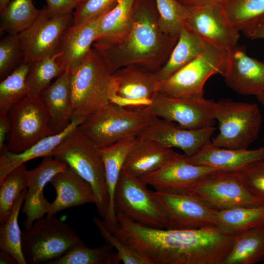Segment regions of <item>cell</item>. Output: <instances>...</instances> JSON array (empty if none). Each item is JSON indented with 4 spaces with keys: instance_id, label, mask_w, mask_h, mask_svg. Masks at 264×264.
<instances>
[{
    "instance_id": "obj_1",
    "label": "cell",
    "mask_w": 264,
    "mask_h": 264,
    "mask_svg": "<svg viewBox=\"0 0 264 264\" xmlns=\"http://www.w3.org/2000/svg\"><path fill=\"white\" fill-rule=\"evenodd\" d=\"M111 232L150 264H222L235 234L217 226L198 229L149 227L117 213Z\"/></svg>"
},
{
    "instance_id": "obj_2",
    "label": "cell",
    "mask_w": 264,
    "mask_h": 264,
    "mask_svg": "<svg viewBox=\"0 0 264 264\" xmlns=\"http://www.w3.org/2000/svg\"><path fill=\"white\" fill-rule=\"evenodd\" d=\"M178 38L161 29L154 0H135L130 29L116 38L97 39L92 46L103 56L111 74L129 66L156 72L168 60Z\"/></svg>"
},
{
    "instance_id": "obj_3",
    "label": "cell",
    "mask_w": 264,
    "mask_h": 264,
    "mask_svg": "<svg viewBox=\"0 0 264 264\" xmlns=\"http://www.w3.org/2000/svg\"><path fill=\"white\" fill-rule=\"evenodd\" d=\"M157 118L145 107L131 109L109 102L87 116L78 128L102 149L136 137Z\"/></svg>"
},
{
    "instance_id": "obj_4",
    "label": "cell",
    "mask_w": 264,
    "mask_h": 264,
    "mask_svg": "<svg viewBox=\"0 0 264 264\" xmlns=\"http://www.w3.org/2000/svg\"><path fill=\"white\" fill-rule=\"evenodd\" d=\"M78 127L56 148L53 156L65 162L91 185L96 198L97 211L105 219L109 199L102 154L100 149Z\"/></svg>"
},
{
    "instance_id": "obj_5",
    "label": "cell",
    "mask_w": 264,
    "mask_h": 264,
    "mask_svg": "<svg viewBox=\"0 0 264 264\" xmlns=\"http://www.w3.org/2000/svg\"><path fill=\"white\" fill-rule=\"evenodd\" d=\"M69 72L73 116L87 117L109 103L111 74L96 49L92 46L83 61Z\"/></svg>"
},
{
    "instance_id": "obj_6",
    "label": "cell",
    "mask_w": 264,
    "mask_h": 264,
    "mask_svg": "<svg viewBox=\"0 0 264 264\" xmlns=\"http://www.w3.org/2000/svg\"><path fill=\"white\" fill-rule=\"evenodd\" d=\"M83 242L67 223L46 214L22 231V247L27 264H47Z\"/></svg>"
},
{
    "instance_id": "obj_7",
    "label": "cell",
    "mask_w": 264,
    "mask_h": 264,
    "mask_svg": "<svg viewBox=\"0 0 264 264\" xmlns=\"http://www.w3.org/2000/svg\"><path fill=\"white\" fill-rule=\"evenodd\" d=\"M214 116L219 132L211 142L216 146L247 149L258 137L263 119L256 103L222 99L216 101Z\"/></svg>"
},
{
    "instance_id": "obj_8",
    "label": "cell",
    "mask_w": 264,
    "mask_h": 264,
    "mask_svg": "<svg viewBox=\"0 0 264 264\" xmlns=\"http://www.w3.org/2000/svg\"><path fill=\"white\" fill-rule=\"evenodd\" d=\"M229 59V51L207 42L201 55L167 79L159 82L158 93L175 98L203 97L207 80L216 74L223 76Z\"/></svg>"
},
{
    "instance_id": "obj_9",
    "label": "cell",
    "mask_w": 264,
    "mask_h": 264,
    "mask_svg": "<svg viewBox=\"0 0 264 264\" xmlns=\"http://www.w3.org/2000/svg\"><path fill=\"white\" fill-rule=\"evenodd\" d=\"M170 193L192 198L216 211L264 205L245 187L238 172H219Z\"/></svg>"
},
{
    "instance_id": "obj_10",
    "label": "cell",
    "mask_w": 264,
    "mask_h": 264,
    "mask_svg": "<svg viewBox=\"0 0 264 264\" xmlns=\"http://www.w3.org/2000/svg\"><path fill=\"white\" fill-rule=\"evenodd\" d=\"M116 214L119 213L142 225L166 229L167 220L154 191L138 177L122 171L113 199Z\"/></svg>"
},
{
    "instance_id": "obj_11",
    "label": "cell",
    "mask_w": 264,
    "mask_h": 264,
    "mask_svg": "<svg viewBox=\"0 0 264 264\" xmlns=\"http://www.w3.org/2000/svg\"><path fill=\"white\" fill-rule=\"evenodd\" d=\"M8 114L11 129L6 147L11 152L21 153L41 139L55 134L40 95L26 96L14 105Z\"/></svg>"
},
{
    "instance_id": "obj_12",
    "label": "cell",
    "mask_w": 264,
    "mask_h": 264,
    "mask_svg": "<svg viewBox=\"0 0 264 264\" xmlns=\"http://www.w3.org/2000/svg\"><path fill=\"white\" fill-rule=\"evenodd\" d=\"M216 101L203 97L175 98L157 93L144 107L158 118L189 129L213 126Z\"/></svg>"
},
{
    "instance_id": "obj_13",
    "label": "cell",
    "mask_w": 264,
    "mask_h": 264,
    "mask_svg": "<svg viewBox=\"0 0 264 264\" xmlns=\"http://www.w3.org/2000/svg\"><path fill=\"white\" fill-rule=\"evenodd\" d=\"M73 13L50 16L46 6L34 22L26 29L17 34L23 52V63L31 62L57 53L61 38L72 24Z\"/></svg>"
},
{
    "instance_id": "obj_14",
    "label": "cell",
    "mask_w": 264,
    "mask_h": 264,
    "mask_svg": "<svg viewBox=\"0 0 264 264\" xmlns=\"http://www.w3.org/2000/svg\"><path fill=\"white\" fill-rule=\"evenodd\" d=\"M159 81L155 72L129 66L111 74L109 102L131 109L148 105L158 93Z\"/></svg>"
},
{
    "instance_id": "obj_15",
    "label": "cell",
    "mask_w": 264,
    "mask_h": 264,
    "mask_svg": "<svg viewBox=\"0 0 264 264\" xmlns=\"http://www.w3.org/2000/svg\"><path fill=\"white\" fill-rule=\"evenodd\" d=\"M188 8L184 24L204 41L228 51L238 45L240 31L228 19L221 3Z\"/></svg>"
},
{
    "instance_id": "obj_16",
    "label": "cell",
    "mask_w": 264,
    "mask_h": 264,
    "mask_svg": "<svg viewBox=\"0 0 264 264\" xmlns=\"http://www.w3.org/2000/svg\"><path fill=\"white\" fill-rule=\"evenodd\" d=\"M154 194L165 213L166 229H192L216 226V211L190 197L154 191Z\"/></svg>"
},
{
    "instance_id": "obj_17",
    "label": "cell",
    "mask_w": 264,
    "mask_h": 264,
    "mask_svg": "<svg viewBox=\"0 0 264 264\" xmlns=\"http://www.w3.org/2000/svg\"><path fill=\"white\" fill-rule=\"evenodd\" d=\"M221 171L224 172L212 167L191 163L186 156L178 154L159 169L138 178L155 191L171 192Z\"/></svg>"
},
{
    "instance_id": "obj_18",
    "label": "cell",
    "mask_w": 264,
    "mask_h": 264,
    "mask_svg": "<svg viewBox=\"0 0 264 264\" xmlns=\"http://www.w3.org/2000/svg\"><path fill=\"white\" fill-rule=\"evenodd\" d=\"M216 130L214 126L200 129H189L177 124L157 118L138 135L153 139L163 146L182 151L190 157L211 141Z\"/></svg>"
},
{
    "instance_id": "obj_19",
    "label": "cell",
    "mask_w": 264,
    "mask_h": 264,
    "mask_svg": "<svg viewBox=\"0 0 264 264\" xmlns=\"http://www.w3.org/2000/svg\"><path fill=\"white\" fill-rule=\"evenodd\" d=\"M67 167L62 160L49 155L44 157L37 167L28 170V186L22 208V213L26 216L23 222L25 229L46 214L50 203L44 196V188L56 174Z\"/></svg>"
},
{
    "instance_id": "obj_20",
    "label": "cell",
    "mask_w": 264,
    "mask_h": 264,
    "mask_svg": "<svg viewBox=\"0 0 264 264\" xmlns=\"http://www.w3.org/2000/svg\"><path fill=\"white\" fill-rule=\"evenodd\" d=\"M229 56L223 76L227 86L241 95L256 96L264 92V61L250 57L238 45L229 51Z\"/></svg>"
},
{
    "instance_id": "obj_21",
    "label": "cell",
    "mask_w": 264,
    "mask_h": 264,
    "mask_svg": "<svg viewBox=\"0 0 264 264\" xmlns=\"http://www.w3.org/2000/svg\"><path fill=\"white\" fill-rule=\"evenodd\" d=\"M100 17L77 25H70L63 33L57 48V62L64 70L70 71L86 58L98 36Z\"/></svg>"
},
{
    "instance_id": "obj_22",
    "label": "cell",
    "mask_w": 264,
    "mask_h": 264,
    "mask_svg": "<svg viewBox=\"0 0 264 264\" xmlns=\"http://www.w3.org/2000/svg\"><path fill=\"white\" fill-rule=\"evenodd\" d=\"M178 154L156 141L137 136L126 156L122 171L139 178L159 169Z\"/></svg>"
},
{
    "instance_id": "obj_23",
    "label": "cell",
    "mask_w": 264,
    "mask_h": 264,
    "mask_svg": "<svg viewBox=\"0 0 264 264\" xmlns=\"http://www.w3.org/2000/svg\"><path fill=\"white\" fill-rule=\"evenodd\" d=\"M49 182L56 191V197L49 203L46 214L55 215L68 208L96 202L91 185L68 166Z\"/></svg>"
},
{
    "instance_id": "obj_24",
    "label": "cell",
    "mask_w": 264,
    "mask_h": 264,
    "mask_svg": "<svg viewBox=\"0 0 264 264\" xmlns=\"http://www.w3.org/2000/svg\"><path fill=\"white\" fill-rule=\"evenodd\" d=\"M263 158L264 146L254 150L232 149L216 146L211 141L194 155L187 157L191 163L228 172H239Z\"/></svg>"
},
{
    "instance_id": "obj_25",
    "label": "cell",
    "mask_w": 264,
    "mask_h": 264,
    "mask_svg": "<svg viewBox=\"0 0 264 264\" xmlns=\"http://www.w3.org/2000/svg\"><path fill=\"white\" fill-rule=\"evenodd\" d=\"M49 117V126L54 134L63 131L70 123L73 113L70 72L66 70L40 94Z\"/></svg>"
},
{
    "instance_id": "obj_26",
    "label": "cell",
    "mask_w": 264,
    "mask_h": 264,
    "mask_svg": "<svg viewBox=\"0 0 264 264\" xmlns=\"http://www.w3.org/2000/svg\"><path fill=\"white\" fill-rule=\"evenodd\" d=\"M86 117L73 116L70 123L63 131L41 139L21 153L11 152L5 146L0 151V182L13 170L29 160L40 157L53 156L56 148Z\"/></svg>"
},
{
    "instance_id": "obj_27",
    "label": "cell",
    "mask_w": 264,
    "mask_h": 264,
    "mask_svg": "<svg viewBox=\"0 0 264 264\" xmlns=\"http://www.w3.org/2000/svg\"><path fill=\"white\" fill-rule=\"evenodd\" d=\"M135 137L127 138L108 147L100 149L105 166L109 199L108 215L103 222L110 232L118 224L113 206L114 196L125 159Z\"/></svg>"
},
{
    "instance_id": "obj_28",
    "label": "cell",
    "mask_w": 264,
    "mask_h": 264,
    "mask_svg": "<svg viewBox=\"0 0 264 264\" xmlns=\"http://www.w3.org/2000/svg\"><path fill=\"white\" fill-rule=\"evenodd\" d=\"M207 42L185 24L181 27L178 40L168 60L155 72L159 81L167 79L201 55Z\"/></svg>"
},
{
    "instance_id": "obj_29",
    "label": "cell",
    "mask_w": 264,
    "mask_h": 264,
    "mask_svg": "<svg viewBox=\"0 0 264 264\" xmlns=\"http://www.w3.org/2000/svg\"><path fill=\"white\" fill-rule=\"evenodd\" d=\"M264 260V227L235 234L232 245L222 264H255Z\"/></svg>"
},
{
    "instance_id": "obj_30",
    "label": "cell",
    "mask_w": 264,
    "mask_h": 264,
    "mask_svg": "<svg viewBox=\"0 0 264 264\" xmlns=\"http://www.w3.org/2000/svg\"><path fill=\"white\" fill-rule=\"evenodd\" d=\"M215 224L234 234L253 228L264 227V205L216 211Z\"/></svg>"
},
{
    "instance_id": "obj_31",
    "label": "cell",
    "mask_w": 264,
    "mask_h": 264,
    "mask_svg": "<svg viewBox=\"0 0 264 264\" xmlns=\"http://www.w3.org/2000/svg\"><path fill=\"white\" fill-rule=\"evenodd\" d=\"M42 9H37L32 0H12L0 11V33L18 34L28 28Z\"/></svg>"
},
{
    "instance_id": "obj_32",
    "label": "cell",
    "mask_w": 264,
    "mask_h": 264,
    "mask_svg": "<svg viewBox=\"0 0 264 264\" xmlns=\"http://www.w3.org/2000/svg\"><path fill=\"white\" fill-rule=\"evenodd\" d=\"M108 243L95 247H87L83 242L70 249L48 264H117L121 261L117 252Z\"/></svg>"
},
{
    "instance_id": "obj_33",
    "label": "cell",
    "mask_w": 264,
    "mask_h": 264,
    "mask_svg": "<svg viewBox=\"0 0 264 264\" xmlns=\"http://www.w3.org/2000/svg\"><path fill=\"white\" fill-rule=\"evenodd\" d=\"M135 0H119L110 11L100 17L97 39L117 38L128 31L132 23Z\"/></svg>"
},
{
    "instance_id": "obj_34",
    "label": "cell",
    "mask_w": 264,
    "mask_h": 264,
    "mask_svg": "<svg viewBox=\"0 0 264 264\" xmlns=\"http://www.w3.org/2000/svg\"><path fill=\"white\" fill-rule=\"evenodd\" d=\"M26 190H24L15 202L8 220L0 224V249L16 260L18 264H27L22 247V231L18 217L23 203Z\"/></svg>"
},
{
    "instance_id": "obj_35",
    "label": "cell",
    "mask_w": 264,
    "mask_h": 264,
    "mask_svg": "<svg viewBox=\"0 0 264 264\" xmlns=\"http://www.w3.org/2000/svg\"><path fill=\"white\" fill-rule=\"evenodd\" d=\"M222 4L228 19L239 31L264 21V0H227Z\"/></svg>"
},
{
    "instance_id": "obj_36",
    "label": "cell",
    "mask_w": 264,
    "mask_h": 264,
    "mask_svg": "<svg viewBox=\"0 0 264 264\" xmlns=\"http://www.w3.org/2000/svg\"><path fill=\"white\" fill-rule=\"evenodd\" d=\"M28 186V170L25 164L13 170L0 182V223L9 217L15 201Z\"/></svg>"
},
{
    "instance_id": "obj_37",
    "label": "cell",
    "mask_w": 264,
    "mask_h": 264,
    "mask_svg": "<svg viewBox=\"0 0 264 264\" xmlns=\"http://www.w3.org/2000/svg\"><path fill=\"white\" fill-rule=\"evenodd\" d=\"M59 55L56 53L28 64L26 76L28 96L40 95L52 79L59 77L65 71L57 62Z\"/></svg>"
},
{
    "instance_id": "obj_38",
    "label": "cell",
    "mask_w": 264,
    "mask_h": 264,
    "mask_svg": "<svg viewBox=\"0 0 264 264\" xmlns=\"http://www.w3.org/2000/svg\"><path fill=\"white\" fill-rule=\"evenodd\" d=\"M28 64L22 63L0 83V111L8 112L16 103L28 95L26 83Z\"/></svg>"
},
{
    "instance_id": "obj_39",
    "label": "cell",
    "mask_w": 264,
    "mask_h": 264,
    "mask_svg": "<svg viewBox=\"0 0 264 264\" xmlns=\"http://www.w3.org/2000/svg\"><path fill=\"white\" fill-rule=\"evenodd\" d=\"M158 14V22L166 34L178 37L188 12V8L176 0H154Z\"/></svg>"
},
{
    "instance_id": "obj_40",
    "label": "cell",
    "mask_w": 264,
    "mask_h": 264,
    "mask_svg": "<svg viewBox=\"0 0 264 264\" xmlns=\"http://www.w3.org/2000/svg\"><path fill=\"white\" fill-rule=\"evenodd\" d=\"M23 63V52L17 34H8L0 41V78L2 80Z\"/></svg>"
},
{
    "instance_id": "obj_41",
    "label": "cell",
    "mask_w": 264,
    "mask_h": 264,
    "mask_svg": "<svg viewBox=\"0 0 264 264\" xmlns=\"http://www.w3.org/2000/svg\"><path fill=\"white\" fill-rule=\"evenodd\" d=\"M94 222L101 236L107 243L110 244L116 249L121 262L125 264H150L146 259L135 252L110 232L99 218H94Z\"/></svg>"
},
{
    "instance_id": "obj_42",
    "label": "cell",
    "mask_w": 264,
    "mask_h": 264,
    "mask_svg": "<svg viewBox=\"0 0 264 264\" xmlns=\"http://www.w3.org/2000/svg\"><path fill=\"white\" fill-rule=\"evenodd\" d=\"M119 0H84L73 12L72 24L77 25L96 19L111 10Z\"/></svg>"
},
{
    "instance_id": "obj_43",
    "label": "cell",
    "mask_w": 264,
    "mask_h": 264,
    "mask_svg": "<svg viewBox=\"0 0 264 264\" xmlns=\"http://www.w3.org/2000/svg\"><path fill=\"white\" fill-rule=\"evenodd\" d=\"M238 173L248 191L264 203V158L251 163Z\"/></svg>"
},
{
    "instance_id": "obj_44",
    "label": "cell",
    "mask_w": 264,
    "mask_h": 264,
    "mask_svg": "<svg viewBox=\"0 0 264 264\" xmlns=\"http://www.w3.org/2000/svg\"><path fill=\"white\" fill-rule=\"evenodd\" d=\"M47 13L50 16H60L72 13L80 3V0H45Z\"/></svg>"
},
{
    "instance_id": "obj_45",
    "label": "cell",
    "mask_w": 264,
    "mask_h": 264,
    "mask_svg": "<svg viewBox=\"0 0 264 264\" xmlns=\"http://www.w3.org/2000/svg\"><path fill=\"white\" fill-rule=\"evenodd\" d=\"M11 125L8 112L0 111V150L6 146L5 141L11 131Z\"/></svg>"
},
{
    "instance_id": "obj_46",
    "label": "cell",
    "mask_w": 264,
    "mask_h": 264,
    "mask_svg": "<svg viewBox=\"0 0 264 264\" xmlns=\"http://www.w3.org/2000/svg\"><path fill=\"white\" fill-rule=\"evenodd\" d=\"M251 40L264 39V21L259 22L242 31Z\"/></svg>"
},
{
    "instance_id": "obj_47",
    "label": "cell",
    "mask_w": 264,
    "mask_h": 264,
    "mask_svg": "<svg viewBox=\"0 0 264 264\" xmlns=\"http://www.w3.org/2000/svg\"><path fill=\"white\" fill-rule=\"evenodd\" d=\"M183 5L188 7H200L218 2L217 0H176Z\"/></svg>"
},
{
    "instance_id": "obj_48",
    "label": "cell",
    "mask_w": 264,
    "mask_h": 264,
    "mask_svg": "<svg viewBox=\"0 0 264 264\" xmlns=\"http://www.w3.org/2000/svg\"><path fill=\"white\" fill-rule=\"evenodd\" d=\"M0 264H18L17 261L10 255L6 252L0 251Z\"/></svg>"
},
{
    "instance_id": "obj_49",
    "label": "cell",
    "mask_w": 264,
    "mask_h": 264,
    "mask_svg": "<svg viewBox=\"0 0 264 264\" xmlns=\"http://www.w3.org/2000/svg\"><path fill=\"white\" fill-rule=\"evenodd\" d=\"M258 101L262 105L264 109V92H262L256 96Z\"/></svg>"
},
{
    "instance_id": "obj_50",
    "label": "cell",
    "mask_w": 264,
    "mask_h": 264,
    "mask_svg": "<svg viewBox=\"0 0 264 264\" xmlns=\"http://www.w3.org/2000/svg\"><path fill=\"white\" fill-rule=\"evenodd\" d=\"M11 0H0V12L7 6Z\"/></svg>"
},
{
    "instance_id": "obj_51",
    "label": "cell",
    "mask_w": 264,
    "mask_h": 264,
    "mask_svg": "<svg viewBox=\"0 0 264 264\" xmlns=\"http://www.w3.org/2000/svg\"><path fill=\"white\" fill-rule=\"evenodd\" d=\"M227 0H217V1L219 2H220V3H223V2L226 1Z\"/></svg>"
},
{
    "instance_id": "obj_52",
    "label": "cell",
    "mask_w": 264,
    "mask_h": 264,
    "mask_svg": "<svg viewBox=\"0 0 264 264\" xmlns=\"http://www.w3.org/2000/svg\"><path fill=\"white\" fill-rule=\"evenodd\" d=\"M262 262H263L262 263H263V264H264V261H263Z\"/></svg>"
},
{
    "instance_id": "obj_53",
    "label": "cell",
    "mask_w": 264,
    "mask_h": 264,
    "mask_svg": "<svg viewBox=\"0 0 264 264\" xmlns=\"http://www.w3.org/2000/svg\"><path fill=\"white\" fill-rule=\"evenodd\" d=\"M80 0L81 2V1H83V0Z\"/></svg>"
}]
</instances>
